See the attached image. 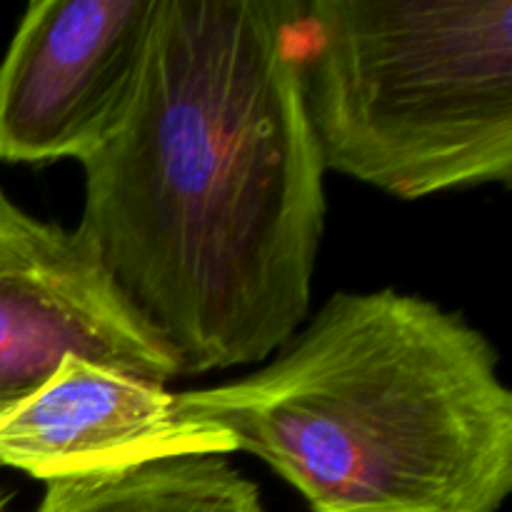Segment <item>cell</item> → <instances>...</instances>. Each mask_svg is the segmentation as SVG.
<instances>
[{"mask_svg": "<svg viewBox=\"0 0 512 512\" xmlns=\"http://www.w3.org/2000/svg\"><path fill=\"white\" fill-rule=\"evenodd\" d=\"M325 170L403 200L510 183L512 0H293Z\"/></svg>", "mask_w": 512, "mask_h": 512, "instance_id": "3", "label": "cell"}, {"mask_svg": "<svg viewBox=\"0 0 512 512\" xmlns=\"http://www.w3.org/2000/svg\"><path fill=\"white\" fill-rule=\"evenodd\" d=\"M80 165L73 235L180 375L260 363L298 333L325 165L293 0H158L133 95Z\"/></svg>", "mask_w": 512, "mask_h": 512, "instance_id": "1", "label": "cell"}, {"mask_svg": "<svg viewBox=\"0 0 512 512\" xmlns=\"http://www.w3.org/2000/svg\"><path fill=\"white\" fill-rule=\"evenodd\" d=\"M265 368L175 393L313 512H500L512 393L478 328L398 290L335 293Z\"/></svg>", "mask_w": 512, "mask_h": 512, "instance_id": "2", "label": "cell"}, {"mask_svg": "<svg viewBox=\"0 0 512 512\" xmlns=\"http://www.w3.org/2000/svg\"><path fill=\"white\" fill-rule=\"evenodd\" d=\"M65 358L93 360L163 388L180 375L73 230L50 258L0 270V418L43 388Z\"/></svg>", "mask_w": 512, "mask_h": 512, "instance_id": "6", "label": "cell"}, {"mask_svg": "<svg viewBox=\"0 0 512 512\" xmlns=\"http://www.w3.org/2000/svg\"><path fill=\"white\" fill-rule=\"evenodd\" d=\"M68 238L70 230L30 218L0 188V270L40 263L58 253Z\"/></svg>", "mask_w": 512, "mask_h": 512, "instance_id": "8", "label": "cell"}, {"mask_svg": "<svg viewBox=\"0 0 512 512\" xmlns=\"http://www.w3.org/2000/svg\"><path fill=\"white\" fill-rule=\"evenodd\" d=\"M0 512H5V503H3V498H0Z\"/></svg>", "mask_w": 512, "mask_h": 512, "instance_id": "9", "label": "cell"}, {"mask_svg": "<svg viewBox=\"0 0 512 512\" xmlns=\"http://www.w3.org/2000/svg\"><path fill=\"white\" fill-rule=\"evenodd\" d=\"M158 0L30 3L0 63V163H83L123 115Z\"/></svg>", "mask_w": 512, "mask_h": 512, "instance_id": "4", "label": "cell"}, {"mask_svg": "<svg viewBox=\"0 0 512 512\" xmlns=\"http://www.w3.org/2000/svg\"><path fill=\"white\" fill-rule=\"evenodd\" d=\"M35 512H268L223 455H180L53 480Z\"/></svg>", "mask_w": 512, "mask_h": 512, "instance_id": "7", "label": "cell"}, {"mask_svg": "<svg viewBox=\"0 0 512 512\" xmlns=\"http://www.w3.org/2000/svg\"><path fill=\"white\" fill-rule=\"evenodd\" d=\"M223 430L185 418L175 393L123 370L65 358L0 418V465L45 485L180 455H228Z\"/></svg>", "mask_w": 512, "mask_h": 512, "instance_id": "5", "label": "cell"}]
</instances>
